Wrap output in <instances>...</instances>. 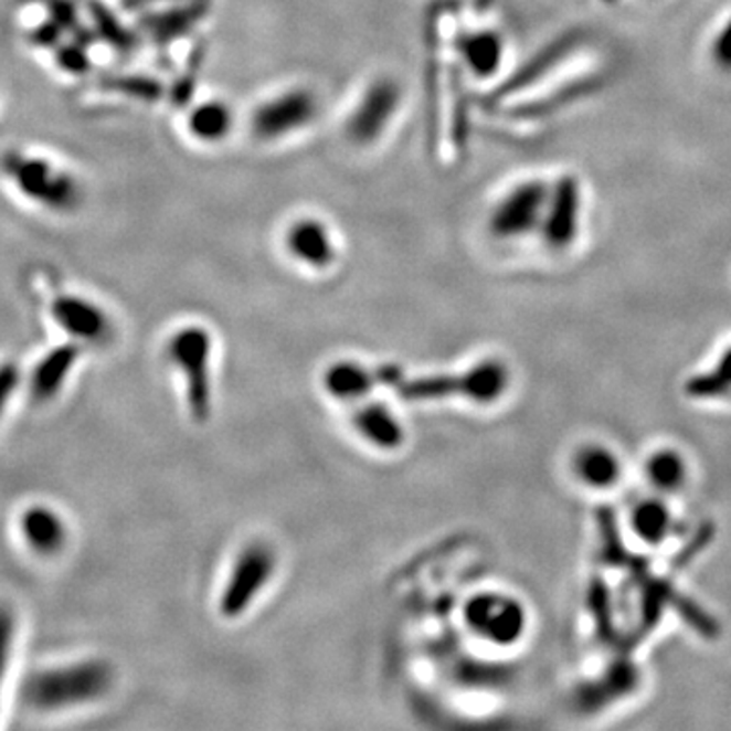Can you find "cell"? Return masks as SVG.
Here are the masks:
<instances>
[{"mask_svg": "<svg viewBox=\"0 0 731 731\" xmlns=\"http://www.w3.org/2000/svg\"><path fill=\"white\" fill-rule=\"evenodd\" d=\"M404 380L403 368L399 364H380L377 368L358 364V362H336L329 366L324 384L331 396L343 403L362 401L366 394L377 386L396 389Z\"/></svg>", "mask_w": 731, "mask_h": 731, "instance_id": "obj_12", "label": "cell"}, {"mask_svg": "<svg viewBox=\"0 0 731 731\" xmlns=\"http://www.w3.org/2000/svg\"><path fill=\"white\" fill-rule=\"evenodd\" d=\"M51 317L74 341L98 343L113 331V324L100 305L77 295H60L50 307Z\"/></svg>", "mask_w": 731, "mask_h": 731, "instance_id": "obj_13", "label": "cell"}, {"mask_svg": "<svg viewBox=\"0 0 731 731\" xmlns=\"http://www.w3.org/2000/svg\"><path fill=\"white\" fill-rule=\"evenodd\" d=\"M89 13L94 17L96 31H98L102 39H106L108 43H113L114 47H118L120 51H133L135 38L128 33L125 27L120 25V21L102 4L100 0H92Z\"/></svg>", "mask_w": 731, "mask_h": 731, "instance_id": "obj_25", "label": "cell"}, {"mask_svg": "<svg viewBox=\"0 0 731 731\" xmlns=\"http://www.w3.org/2000/svg\"><path fill=\"white\" fill-rule=\"evenodd\" d=\"M285 246L297 263L311 268H326L336 258L328 226L316 218H301L293 222L285 234Z\"/></svg>", "mask_w": 731, "mask_h": 731, "instance_id": "obj_15", "label": "cell"}, {"mask_svg": "<svg viewBox=\"0 0 731 731\" xmlns=\"http://www.w3.org/2000/svg\"><path fill=\"white\" fill-rule=\"evenodd\" d=\"M173 2H186V0H127L125 7L130 11H145V9H157L161 4H173Z\"/></svg>", "mask_w": 731, "mask_h": 731, "instance_id": "obj_31", "label": "cell"}, {"mask_svg": "<svg viewBox=\"0 0 731 731\" xmlns=\"http://www.w3.org/2000/svg\"><path fill=\"white\" fill-rule=\"evenodd\" d=\"M353 427L366 442L379 449H396L404 443V431L391 409L380 401H366L353 406Z\"/></svg>", "mask_w": 731, "mask_h": 731, "instance_id": "obj_20", "label": "cell"}, {"mask_svg": "<svg viewBox=\"0 0 731 731\" xmlns=\"http://www.w3.org/2000/svg\"><path fill=\"white\" fill-rule=\"evenodd\" d=\"M57 64L62 65V70L70 72V74H86L89 70L88 53L84 45H70V47H62L57 53Z\"/></svg>", "mask_w": 731, "mask_h": 731, "instance_id": "obj_30", "label": "cell"}, {"mask_svg": "<svg viewBox=\"0 0 731 731\" xmlns=\"http://www.w3.org/2000/svg\"><path fill=\"white\" fill-rule=\"evenodd\" d=\"M644 479L660 496H672L685 490L689 481V462L675 447H658L644 462Z\"/></svg>", "mask_w": 731, "mask_h": 731, "instance_id": "obj_22", "label": "cell"}, {"mask_svg": "<svg viewBox=\"0 0 731 731\" xmlns=\"http://www.w3.org/2000/svg\"><path fill=\"white\" fill-rule=\"evenodd\" d=\"M319 110L316 94L289 89L263 102L253 113V135L261 140H277L314 123Z\"/></svg>", "mask_w": 731, "mask_h": 731, "instance_id": "obj_9", "label": "cell"}, {"mask_svg": "<svg viewBox=\"0 0 731 731\" xmlns=\"http://www.w3.org/2000/svg\"><path fill=\"white\" fill-rule=\"evenodd\" d=\"M77 360H80L77 343H64L45 353L29 377L31 399L35 403L53 401L64 389L70 374L74 372Z\"/></svg>", "mask_w": 731, "mask_h": 731, "instance_id": "obj_16", "label": "cell"}, {"mask_svg": "<svg viewBox=\"0 0 731 731\" xmlns=\"http://www.w3.org/2000/svg\"><path fill=\"white\" fill-rule=\"evenodd\" d=\"M19 529L27 547L41 557H53L64 551L67 542V525L51 506L33 505L23 510Z\"/></svg>", "mask_w": 731, "mask_h": 731, "instance_id": "obj_14", "label": "cell"}, {"mask_svg": "<svg viewBox=\"0 0 731 731\" xmlns=\"http://www.w3.org/2000/svg\"><path fill=\"white\" fill-rule=\"evenodd\" d=\"M628 520L634 537L646 547L665 544L677 530L675 512L660 494H653L634 502Z\"/></svg>", "mask_w": 731, "mask_h": 731, "instance_id": "obj_18", "label": "cell"}, {"mask_svg": "<svg viewBox=\"0 0 731 731\" xmlns=\"http://www.w3.org/2000/svg\"><path fill=\"white\" fill-rule=\"evenodd\" d=\"M709 55L716 67L731 74V19L719 27L718 33L711 39Z\"/></svg>", "mask_w": 731, "mask_h": 731, "instance_id": "obj_28", "label": "cell"}, {"mask_svg": "<svg viewBox=\"0 0 731 731\" xmlns=\"http://www.w3.org/2000/svg\"><path fill=\"white\" fill-rule=\"evenodd\" d=\"M640 668L632 660L631 653L618 650L592 679L581 682L575 689L573 701L583 713H600L610 707L618 706L640 687Z\"/></svg>", "mask_w": 731, "mask_h": 731, "instance_id": "obj_8", "label": "cell"}, {"mask_svg": "<svg viewBox=\"0 0 731 731\" xmlns=\"http://www.w3.org/2000/svg\"><path fill=\"white\" fill-rule=\"evenodd\" d=\"M212 336L200 326L179 329L167 346V356L183 372L188 386L191 416L203 423L212 413V380H210Z\"/></svg>", "mask_w": 731, "mask_h": 731, "instance_id": "obj_4", "label": "cell"}, {"mask_svg": "<svg viewBox=\"0 0 731 731\" xmlns=\"http://www.w3.org/2000/svg\"><path fill=\"white\" fill-rule=\"evenodd\" d=\"M21 384V370L13 362L0 364V416L4 415L14 392Z\"/></svg>", "mask_w": 731, "mask_h": 731, "instance_id": "obj_29", "label": "cell"}, {"mask_svg": "<svg viewBox=\"0 0 731 731\" xmlns=\"http://www.w3.org/2000/svg\"><path fill=\"white\" fill-rule=\"evenodd\" d=\"M277 557L275 551L263 541H254L242 549L224 592L220 595V614L227 619L239 618L244 614L254 597L263 592L268 580L275 573Z\"/></svg>", "mask_w": 731, "mask_h": 731, "instance_id": "obj_5", "label": "cell"}, {"mask_svg": "<svg viewBox=\"0 0 731 731\" xmlns=\"http://www.w3.org/2000/svg\"><path fill=\"white\" fill-rule=\"evenodd\" d=\"M114 668L102 658L41 668L23 685V699L38 711H64L89 706L110 693Z\"/></svg>", "mask_w": 731, "mask_h": 731, "instance_id": "obj_1", "label": "cell"}, {"mask_svg": "<svg viewBox=\"0 0 731 731\" xmlns=\"http://www.w3.org/2000/svg\"><path fill=\"white\" fill-rule=\"evenodd\" d=\"M104 86L125 92L128 96H135L140 100H157L163 94L159 84H155L152 80H145V77H113V80H106Z\"/></svg>", "mask_w": 731, "mask_h": 731, "instance_id": "obj_27", "label": "cell"}, {"mask_svg": "<svg viewBox=\"0 0 731 731\" xmlns=\"http://www.w3.org/2000/svg\"><path fill=\"white\" fill-rule=\"evenodd\" d=\"M547 183L530 179L517 183L494 205L490 232L496 239L517 240L529 236L541 227L542 215L549 200Z\"/></svg>", "mask_w": 731, "mask_h": 731, "instance_id": "obj_6", "label": "cell"}, {"mask_svg": "<svg viewBox=\"0 0 731 731\" xmlns=\"http://www.w3.org/2000/svg\"><path fill=\"white\" fill-rule=\"evenodd\" d=\"M2 171L23 198L41 208L72 212L82 202V188L76 179L43 157L7 152L2 157Z\"/></svg>", "mask_w": 731, "mask_h": 731, "instance_id": "obj_3", "label": "cell"}, {"mask_svg": "<svg viewBox=\"0 0 731 731\" xmlns=\"http://www.w3.org/2000/svg\"><path fill=\"white\" fill-rule=\"evenodd\" d=\"M469 628L498 646L517 644L527 631V610L517 597L502 593H481L466 607Z\"/></svg>", "mask_w": 731, "mask_h": 731, "instance_id": "obj_7", "label": "cell"}, {"mask_svg": "<svg viewBox=\"0 0 731 731\" xmlns=\"http://www.w3.org/2000/svg\"><path fill=\"white\" fill-rule=\"evenodd\" d=\"M14 644V614L9 605L0 604V687L7 679Z\"/></svg>", "mask_w": 731, "mask_h": 731, "instance_id": "obj_26", "label": "cell"}, {"mask_svg": "<svg viewBox=\"0 0 731 731\" xmlns=\"http://www.w3.org/2000/svg\"><path fill=\"white\" fill-rule=\"evenodd\" d=\"M457 55L469 74L476 77H492L505 57V43L494 31H469L457 39Z\"/></svg>", "mask_w": 731, "mask_h": 731, "instance_id": "obj_21", "label": "cell"}, {"mask_svg": "<svg viewBox=\"0 0 731 731\" xmlns=\"http://www.w3.org/2000/svg\"><path fill=\"white\" fill-rule=\"evenodd\" d=\"M401 106V88L394 80L382 77L372 82L364 89L362 98L356 104L346 133L356 145H370L382 137V133L391 125L394 114Z\"/></svg>", "mask_w": 731, "mask_h": 731, "instance_id": "obj_11", "label": "cell"}, {"mask_svg": "<svg viewBox=\"0 0 731 731\" xmlns=\"http://www.w3.org/2000/svg\"><path fill=\"white\" fill-rule=\"evenodd\" d=\"M581 205L580 181L575 177H559L555 186L549 188V200L539 232L551 251L561 253L573 246L580 234Z\"/></svg>", "mask_w": 731, "mask_h": 731, "instance_id": "obj_10", "label": "cell"}, {"mask_svg": "<svg viewBox=\"0 0 731 731\" xmlns=\"http://www.w3.org/2000/svg\"><path fill=\"white\" fill-rule=\"evenodd\" d=\"M208 11L205 0H186V2H173L152 13L140 17V27L159 43H169L173 39L186 35L190 29L202 21Z\"/></svg>", "mask_w": 731, "mask_h": 731, "instance_id": "obj_19", "label": "cell"}, {"mask_svg": "<svg viewBox=\"0 0 731 731\" xmlns=\"http://www.w3.org/2000/svg\"><path fill=\"white\" fill-rule=\"evenodd\" d=\"M191 137L202 142H218L226 139L232 128V110L224 102H203L191 110L188 118Z\"/></svg>", "mask_w": 731, "mask_h": 731, "instance_id": "obj_24", "label": "cell"}, {"mask_svg": "<svg viewBox=\"0 0 731 731\" xmlns=\"http://www.w3.org/2000/svg\"><path fill=\"white\" fill-rule=\"evenodd\" d=\"M573 472L590 490H612L624 476L619 455L604 443H585L573 455Z\"/></svg>", "mask_w": 731, "mask_h": 731, "instance_id": "obj_17", "label": "cell"}, {"mask_svg": "<svg viewBox=\"0 0 731 731\" xmlns=\"http://www.w3.org/2000/svg\"><path fill=\"white\" fill-rule=\"evenodd\" d=\"M685 394L695 401H721L731 396V343L719 352L711 366L695 372L685 382Z\"/></svg>", "mask_w": 731, "mask_h": 731, "instance_id": "obj_23", "label": "cell"}, {"mask_svg": "<svg viewBox=\"0 0 731 731\" xmlns=\"http://www.w3.org/2000/svg\"><path fill=\"white\" fill-rule=\"evenodd\" d=\"M510 386V368L502 360H484L462 374H437L406 379L396 386V394L409 401H437L449 396H462L478 404L496 403Z\"/></svg>", "mask_w": 731, "mask_h": 731, "instance_id": "obj_2", "label": "cell"}]
</instances>
